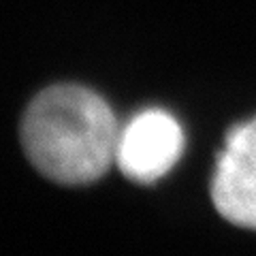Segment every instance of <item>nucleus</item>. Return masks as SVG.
Here are the masks:
<instances>
[{
	"label": "nucleus",
	"mask_w": 256,
	"mask_h": 256,
	"mask_svg": "<svg viewBox=\"0 0 256 256\" xmlns=\"http://www.w3.org/2000/svg\"><path fill=\"white\" fill-rule=\"evenodd\" d=\"M184 152V130L162 109L134 116L120 130L116 164L128 180L152 184L166 175Z\"/></svg>",
	"instance_id": "nucleus-2"
},
{
	"label": "nucleus",
	"mask_w": 256,
	"mask_h": 256,
	"mask_svg": "<svg viewBox=\"0 0 256 256\" xmlns=\"http://www.w3.org/2000/svg\"><path fill=\"white\" fill-rule=\"evenodd\" d=\"M120 128L114 111L82 86H52L30 102L22 146L34 169L64 186L100 180L116 162Z\"/></svg>",
	"instance_id": "nucleus-1"
},
{
	"label": "nucleus",
	"mask_w": 256,
	"mask_h": 256,
	"mask_svg": "<svg viewBox=\"0 0 256 256\" xmlns=\"http://www.w3.org/2000/svg\"><path fill=\"white\" fill-rule=\"evenodd\" d=\"M212 198L224 220L256 230V120L228 132L212 180Z\"/></svg>",
	"instance_id": "nucleus-3"
}]
</instances>
